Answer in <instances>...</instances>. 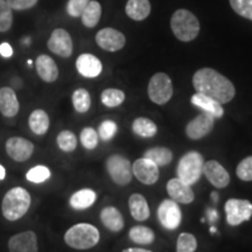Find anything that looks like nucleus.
<instances>
[{
    "label": "nucleus",
    "mask_w": 252,
    "mask_h": 252,
    "mask_svg": "<svg viewBox=\"0 0 252 252\" xmlns=\"http://www.w3.org/2000/svg\"><path fill=\"white\" fill-rule=\"evenodd\" d=\"M132 173L141 184L152 186L159 180V167L146 158L135 160L132 165Z\"/></svg>",
    "instance_id": "obj_11"
},
{
    "label": "nucleus",
    "mask_w": 252,
    "mask_h": 252,
    "mask_svg": "<svg viewBox=\"0 0 252 252\" xmlns=\"http://www.w3.org/2000/svg\"><path fill=\"white\" fill-rule=\"evenodd\" d=\"M56 143H58L59 149L63 152H74L77 147V138L75 133L71 131H62L60 132L58 138H56Z\"/></svg>",
    "instance_id": "obj_33"
},
{
    "label": "nucleus",
    "mask_w": 252,
    "mask_h": 252,
    "mask_svg": "<svg viewBox=\"0 0 252 252\" xmlns=\"http://www.w3.org/2000/svg\"><path fill=\"white\" fill-rule=\"evenodd\" d=\"M100 220L105 226L112 232H119L124 228V219L121 212L115 207H105L100 212Z\"/></svg>",
    "instance_id": "obj_22"
},
{
    "label": "nucleus",
    "mask_w": 252,
    "mask_h": 252,
    "mask_svg": "<svg viewBox=\"0 0 252 252\" xmlns=\"http://www.w3.org/2000/svg\"><path fill=\"white\" fill-rule=\"evenodd\" d=\"M47 45L50 52L61 58H69L72 54L71 36L67 31L62 28H56L53 31Z\"/></svg>",
    "instance_id": "obj_13"
},
{
    "label": "nucleus",
    "mask_w": 252,
    "mask_h": 252,
    "mask_svg": "<svg viewBox=\"0 0 252 252\" xmlns=\"http://www.w3.org/2000/svg\"><path fill=\"white\" fill-rule=\"evenodd\" d=\"M100 100L108 108H117V106L124 103L125 94L124 91L119 89L109 88V89L104 90L102 94H100Z\"/></svg>",
    "instance_id": "obj_32"
},
{
    "label": "nucleus",
    "mask_w": 252,
    "mask_h": 252,
    "mask_svg": "<svg viewBox=\"0 0 252 252\" xmlns=\"http://www.w3.org/2000/svg\"><path fill=\"white\" fill-rule=\"evenodd\" d=\"M210 231H212V232H215V231H216V229H215V228H210Z\"/></svg>",
    "instance_id": "obj_48"
},
{
    "label": "nucleus",
    "mask_w": 252,
    "mask_h": 252,
    "mask_svg": "<svg viewBox=\"0 0 252 252\" xmlns=\"http://www.w3.org/2000/svg\"><path fill=\"white\" fill-rule=\"evenodd\" d=\"M132 131L139 137L152 138L157 134L158 126L156 123L149 118L139 117L134 119L133 123H132Z\"/></svg>",
    "instance_id": "obj_30"
},
{
    "label": "nucleus",
    "mask_w": 252,
    "mask_h": 252,
    "mask_svg": "<svg viewBox=\"0 0 252 252\" xmlns=\"http://www.w3.org/2000/svg\"><path fill=\"white\" fill-rule=\"evenodd\" d=\"M98 137L104 141H110L117 133V124L112 121H105L99 125Z\"/></svg>",
    "instance_id": "obj_40"
},
{
    "label": "nucleus",
    "mask_w": 252,
    "mask_h": 252,
    "mask_svg": "<svg viewBox=\"0 0 252 252\" xmlns=\"http://www.w3.org/2000/svg\"><path fill=\"white\" fill-rule=\"evenodd\" d=\"M202 174L207 180L217 189L225 188L230 184V175L226 169L216 160H209L204 162Z\"/></svg>",
    "instance_id": "obj_15"
},
{
    "label": "nucleus",
    "mask_w": 252,
    "mask_h": 252,
    "mask_svg": "<svg viewBox=\"0 0 252 252\" xmlns=\"http://www.w3.org/2000/svg\"><path fill=\"white\" fill-rule=\"evenodd\" d=\"M190 102L193 105L197 106L202 111H206L210 115H213L215 118H222L224 115V110H223L222 104H220L212 97L206 96V94L196 93L191 96Z\"/></svg>",
    "instance_id": "obj_20"
},
{
    "label": "nucleus",
    "mask_w": 252,
    "mask_h": 252,
    "mask_svg": "<svg viewBox=\"0 0 252 252\" xmlns=\"http://www.w3.org/2000/svg\"><path fill=\"white\" fill-rule=\"evenodd\" d=\"M102 17V6L96 0H90L87 5L86 9L81 15L82 23L88 28L96 27L99 23V19Z\"/></svg>",
    "instance_id": "obj_27"
},
{
    "label": "nucleus",
    "mask_w": 252,
    "mask_h": 252,
    "mask_svg": "<svg viewBox=\"0 0 252 252\" xmlns=\"http://www.w3.org/2000/svg\"><path fill=\"white\" fill-rule=\"evenodd\" d=\"M236 174L242 181H252V156L247 157L238 163Z\"/></svg>",
    "instance_id": "obj_39"
},
{
    "label": "nucleus",
    "mask_w": 252,
    "mask_h": 252,
    "mask_svg": "<svg viewBox=\"0 0 252 252\" xmlns=\"http://www.w3.org/2000/svg\"><path fill=\"white\" fill-rule=\"evenodd\" d=\"M98 133L93 127H86L81 132L80 139L81 144L83 145L84 149L87 150H94L98 145Z\"/></svg>",
    "instance_id": "obj_37"
},
{
    "label": "nucleus",
    "mask_w": 252,
    "mask_h": 252,
    "mask_svg": "<svg viewBox=\"0 0 252 252\" xmlns=\"http://www.w3.org/2000/svg\"><path fill=\"white\" fill-rule=\"evenodd\" d=\"M36 71L41 80L47 83H53L59 77L58 65L48 55H40L36 59Z\"/></svg>",
    "instance_id": "obj_21"
},
{
    "label": "nucleus",
    "mask_w": 252,
    "mask_h": 252,
    "mask_svg": "<svg viewBox=\"0 0 252 252\" xmlns=\"http://www.w3.org/2000/svg\"><path fill=\"white\" fill-rule=\"evenodd\" d=\"M13 23L12 8L6 0H0V32H7Z\"/></svg>",
    "instance_id": "obj_35"
},
{
    "label": "nucleus",
    "mask_w": 252,
    "mask_h": 252,
    "mask_svg": "<svg viewBox=\"0 0 252 252\" xmlns=\"http://www.w3.org/2000/svg\"><path fill=\"white\" fill-rule=\"evenodd\" d=\"M76 68L82 76L94 78L99 76L103 70L102 62L93 54H82L76 60Z\"/></svg>",
    "instance_id": "obj_18"
},
{
    "label": "nucleus",
    "mask_w": 252,
    "mask_h": 252,
    "mask_svg": "<svg viewBox=\"0 0 252 252\" xmlns=\"http://www.w3.org/2000/svg\"><path fill=\"white\" fill-rule=\"evenodd\" d=\"M96 42L100 48L106 52H118L126 43V37L122 32L115 28L106 27L96 34Z\"/></svg>",
    "instance_id": "obj_12"
},
{
    "label": "nucleus",
    "mask_w": 252,
    "mask_h": 252,
    "mask_svg": "<svg viewBox=\"0 0 252 252\" xmlns=\"http://www.w3.org/2000/svg\"><path fill=\"white\" fill-rule=\"evenodd\" d=\"M125 11L132 20L143 21L151 13L150 0H128Z\"/></svg>",
    "instance_id": "obj_24"
},
{
    "label": "nucleus",
    "mask_w": 252,
    "mask_h": 252,
    "mask_svg": "<svg viewBox=\"0 0 252 252\" xmlns=\"http://www.w3.org/2000/svg\"><path fill=\"white\" fill-rule=\"evenodd\" d=\"M12 54H13V49H12V47L9 43L7 42H4L0 45V55L2 56V58H11Z\"/></svg>",
    "instance_id": "obj_43"
},
{
    "label": "nucleus",
    "mask_w": 252,
    "mask_h": 252,
    "mask_svg": "<svg viewBox=\"0 0 252 252\" xmlns=\"http://www.w3.org/2000/svg\"><path fill=\"white\" fill-rule=\"evenodd\" d=\"M64 242L68 247L76 250H88L99 242V231L89 223H78L68 229L64 235Z\"/></svg>",
    "instance_id": "obj_4"
},
{
    "label": "nucleus",
    "mask_w": 252,
    "mask_h": 252,
    "mask_svg": "<svg viewBox=\"0 0 252 252\" xmlns=\"http://www.w3.org/2000/svg\"><path fill=\"white\" fill-rule=\"evenodd\" d=\"M193 86L196 93L212 97L220 104L231 102L236 94L232 82L213 68L198 69L193 76Z\"/></svg>",
    "instance_id": "obj_1"
},
{
    "label": "nucleus",
    "mask_w": 252,
    "mask_h": 252,
    "mask_svg": "<svg viewBox=\"0 0 252 252\" xmlns=\"http://www.w3.org/2000/svg\"><path fill=\"white\" fill-rule=\"evenodd\" d=\"M31 195L23 187H14L5 194L1 203L2 215L8 220L21 219L31 207Z\"/></svg>",
    "instance_id": "obj_2"
},
{
    "label": "nucleus",
    "mask_w": 252,
    "mask_h": 252,
    "mask_svg": "<svg viewBox=\"0 0 252 252\" xmlns=\"http://www.w3.org/2000/svg\"><path fill=\"white\" fill-rule=\"evenodd\" d=\"M208 215L210 216V220H215L216 219H219V214H217L215 210H209V212H208Z\"/></svg>",
    "instance_id": "obj_45"
},
{
    "label": "nucleus",
    "mask_w": 252,
    "mask_h": 252,
    "mask_svg": "<svg viewBox=\"0 0 252 252\" xmlns=\"http://www.w3.org/2000/svg\"><path fill=\"white\" fill-rule=\"evenodd\" d=\"M171 28L176 39L182 42H189L196 39L200 33V23L190 11L181 8L172 15Z\"/></svg>",
    "instance_id": "obj_3"
},
{
    "label": "nucleus",
    "mask_w": 252,
    "mask_h": 252,
    "mask_svg": "<svg viewBox=\"0 0 252 252\" xmlns=\"http://www.w3.org/2000/svg\"><path fill=\"white\" fill-rule=\"evenodd\" d=\"M226 222L229 225L237 226L245 220H250L252 216V203L248 200L230 198L225 203Z\"/></svg>",
    "instance_id": "obj_8"
},
{
    "label": "nucleus",
    "mask_w": 252,
    "mask_h": 252,
    "mask_svg": "<svg viewBox=\"0 0 252 252\" xmlns=\"http://www.w3.org/2000/svg\"><path fill=\"white\" fill-rule=\"evenodd\" d=\"M20 105L14 90L9 87H4L0 89V112L5 117H14L19 112Z\"/></svg>",
    "instance_id": "obj_19"
},
{
    "label": "nucleus",
    "mask_w": 252,
    "mask_h": 252,
    "mask_svg": "<svg viewBox=\"0 0 252 252\" xmlns=\"http://www.w3.org/2000/svg\"><path fill=\"white\" fill-rule=\"evenodd\" d=\"M215 117L210 113L202 111L191 119L186 126V134L189 139L200 140L213 131L215 125Z\"/></svg>",
    "instance_id": "obj_10"
},
{
    "label": "nucleus",
    "mask_w": 252,
    "mask_h": 252,
    "mask_svg": "<svg viewBox=\"0 0 252 252\" xmlns=\"http://www.w3.org/2000/svg\"><path fill=\"white\" fill-rule=\"evenodd\" d=\"M90 0H68L67 12L70 17L78 18L81 17L83 11L86 9L87 5L89 4Z\"/></svg>",
    "instance_id": "obj_41"
},
{
    "label": "nucleus",
    "mask_w": 252,
    "mask_h": 252,
    "mask_svg": "<svg viewBox=\"0 0 252 252\" xmlns=\"http://www.w3.org/2000/svg\"><path fill=\"white\" fill-rule=\"evenodd\" d=\"M128 208H130V213L132 217L135 220H146L151 215L149 203H147L146 198L141 194H132L128 198Z\"/></svg>",
    "instance_id": "obj_23"
},
{
    "label": "nucleus",
    "mask_w": 252,
    "mask_h": 252,
    "mask_svg": "<svg viewBox=\"0 0 252 252\" xmlns=\"http://www.w3.org/2000/svg\"><path fill=\"white\" fill-rule=\"evenodd\" d=\"M149 98L158 105H165L173 96V83L171 77L165 72H157L151 77L147 88Z\"/></svg>",
    "instance_id": "obj_6"
},
{
    "label": "nucleus",
    "mask_w": 252,
    "mask_h": 252,
    "mask_svg": "<svg viewBox=\"0 0 252 252\" xmlns=\"http://www.w3.org/2000/svg\"><path fill=\"white\" fill-rule=\"evenodd\" d=\"M229 1L236 13L252 21V0H229Z\"/></svg>",
    "instance_id": "obj_36"
},
{
    "label": "nucleus",
    "mask_w": 252,
    "mask_h": 252,
    "mask_svg": "<svg viewBox=\"0 0 252 252\" xmlns=\"http://www.w3.org/2000/svg\"><path fill=\"white\" fill-rule=\"evenodd\" d=\"M106 171L112 181L118 186H127L133 174L131 161L121 154H112L106 159Z\"/></svg>",
    "instance_id": "obj_7"
},
{
    "label": "nucleus",
    "mask_w": 252,
    "mask_h": 252,
    "mask_svg": "<svg viewBox=\"0 0 252 252\" xmlns=\"http://www.w3.org/2000/svg\"><path fill=\"white\" fill-rule=\"evenodd\" d=\"M144 158L150 159L158 167H163L171 163L173 160V152L169 149H167V147L157 146L147 150L144 154Z\"/></svg>",
    "instance_id": "obj_28"
},
{
    "label": "nucleus",
    "mask_w": 252,
    "mask_h": 252,
    "mask_svg": "<svg viewBox=\"0 0 252 252\" xmlns=\"http://www.w3.org/2000/svg\"><path fill=\"white\" fill-rule=\"evenodd\" d=\"M50 176V171L46 166H35L28 171L26 178L28 181L34 182V184H41V182L48 180Z\"/></svg>",
    "instance_id": "obj_38"
},
{
    "label": "nucleus",
    "mask_w": 252,
    "mask_h": 252,
    "mask_svg": "<svg viewBox=\"0 0 252 252\" xmlns=\"http://www.w3.org/2000/svg\"><path fill=\"white\" fill-rule=\"evenodd\" d=\"M123 252H152L150 250H146V249H141V248H130V249H126Z\"/></svg>",
    "instance_id": "obj_44"
},
{
    "label": "nucleus",
    "mask_w": 252,
    "mask_h": 252,
    "mask_svg": "<svg viewBox=\"0 0 252 252\" xmlns=\"http://www.w3.org/2000/svg\"><path fill=\"white\" fill-rule=\"evenodd\" d=\"M96 198L97 195L93 189L84 188L76 191L75 194H72L69 203H70L71 208H74V209L83 210L93 206L96 202Z\"/></svg>",
    "instance_id": "obj_25"
},
{
    "label": "nucleus",
    "mask_w": 252,
    "mask_h": 252,
    "mask_svg": "<svg viewBox=\"0 0 252 252\" xmlns=\"http://www.w3.org/2000/svg\"><path fill=\"white\" fill-rule=\"evenodd\" d=\"M9 7L17 11H25V9L34 7L37 4V0H6Z\"/></svg>",
    "instance_id": "obj_42"
},
{
    "label": "nucleus",
    "mask_w": 252,
    "mask_h": 252,
    "mask_svg": "<svg viewBox=\"0 0 252 252\" xmlns=\"http://www.w3.org/2000/svg\"><path fill=\"white\" fill-rule=\"evenodd\" d=\"M28 124H30V127L33 131V133L42 135L47 133L49 128V117L47 112L43 111V110H34L31 113L30 119H28Z\"/></svg>",
    "instance_id": "obj_26"
},
{
    "label": "nucleus",
    "mask_w": 252,
    "mask_h": 252,
    "mask_svg": "<svg viewBox=\"0 0 252 252\" xmlns=\"http://www.w3.org/2000/svg\"><path fill=\"white\" fill-rule=\"evenodd\" d=\"M9 252H37V238L34 231H24L12 236L8 241Z\"/></svg>",
    "instance_id": "obj_17"
},
{
    "label": "nucleus",
    "mask_w": 252,
    "mask_h": 252,
    "mask_svg": "<svg viewBox=\"0 0 252 252\" xmlns=\"http://www.w3.org/2000/svg\"><path fill=\"white\" fill-rule=\"evenodd\" d=\"M204 159L202 154L196 151H190L182 156L180 161L176 167L178 178L186 184L191 186L195 185L201 179L203 171Z\"/></svg>",
    "instance_id": "obj_5"
},
{
    "label": "nucleus",
    "mask_w": 252,
    "mask_h": 252,
    "mask_svg": "<svg viewBox=\"0 0 252 252\" xmlns=\"http://www.w3.org/2000/svg\"><path fill=\"white\" fill-rule=\"evenodd\" d=\"M6 152L14 161L24 162L33 154L34 145L25 138L12 137L6 141Z\"/></svg>",
    "instance_id": "obj_14"
},
{
    "label": "nucleus",
    "mask_w": 252,
    "mask_h": 252,
    "mask_svg": "<svg viewBox=\"0 0 252 252\" xmlns=\"http://www.w3.org/2000/svg\"><path fill=\"white\" fill-rule=\"evenodd\" d=\"M212 197H213L214 201H217V200H219V194H217V193H213V194H212Z\"/></svg>",
    "instance_id": "obj_47"
},
{
    "label": "nucleus",
    "mask_w": 252,
    "mask_h": 252,
    "mask_svg": "<svg viewBox=\"0 0 252 252\" xmlns=\"http://www.w3.org/2000/svg\"><path fill=\"white\" fill-rule=\"evenodd\" d=\"M197 249L196 237L193 234L182 232L176 241V252H195Z\"/></svg>",
    "instance_id": "obj_34"
},
{
    "label": "nucleus",
    "mask_w": 252,
    "mask_h": 252,
    "mask_svg": "<svg viewBox=\"0 0 252 252\" xmlns=\"http://www.w3.org/2000/svg\"><path fill=\"white\" fill-rule=\"evenodd\" d=\"M72 105L74 109L76 110L78 113H86L89 111L91 106V97L88 90L80 88V89L75 90L72 94Z\"/></svg>",
    "instance_id": "obj_31"
},
{
    "label": "nucleus",
    "mask_w": 252,
    "mask_h": 252,
    "mask_svg": "<svg viewBox=\"0 0 252 252\" xmlns=\"http://www.w3.org/2000/svg\"><path fill=\"white\" fill-rule=\"evenodd\" d=\"M158 220L160 224L167 230H175L181 224L182 213L179 203L172 198H167L158 208Z\"/></svg>",
    "instance_id": "obj_9"
},
{
    "label": "nucleus",
    "mask_w": 252,
    "mask_h": 252,
    "mask_svg": "<svg viewBox=\"0 0 252 252\" xmlns=\"http://www.w3.org/2000/svg\"><path fill=\"white\" fill-rule=\"evenodd\" d=\"M5 175H6V171H5L4 166L0 165V180H4Z\"/></svg>",
    "instance_id": "obj_46"
},
{
    "label": "nucleus",
    "mask_w": 252,
    "mask_h": 252,
    "mask_svg": "<svg viewBox=\"0 0 252 252\" xmlns=\"http://www.w3.org/2000/svg\"><path fill=\"white\" fill-rule=\"evenodd\" d=\"M167 193L173 201L181 204H189L195 200V194L190 186L179 178L171 179L167 182Z\"/></svg>",
    "instance_id": "obj_16"
},
{
    "label": "nucleus",
    "mask_w": 252,
    "mask_h": 252,
    "mask_svg": "<svg viewBox=\"0 0 252 252\" xmlns=\"http://www.w3.org/2000/svg\"><path fill=\"white\" fill-rule=\"evenodd\" d=\"M128 237L135 244L150 245L156 239V235H154L153 230L150 229L149 226L135 225L128 231Z\"/></svg>",
    "instance_id": "obj_29"
}]
</instances>
